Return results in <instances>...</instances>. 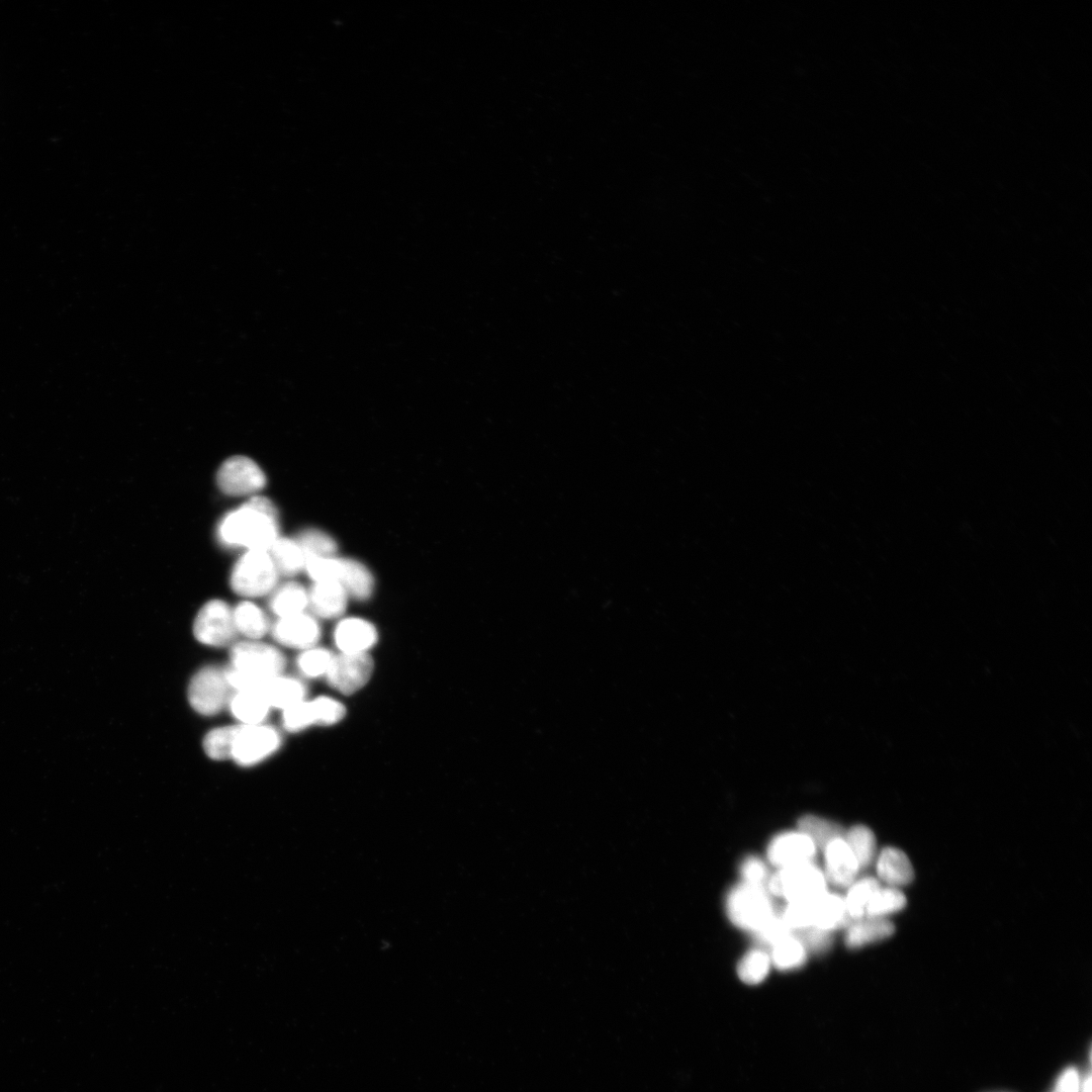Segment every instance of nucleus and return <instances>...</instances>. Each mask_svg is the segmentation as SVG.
Segmentation results:
<instances>
[{"mask_svg": "<svg viewBox=\"0 0 1092 1092\" xmlns=\"http://www.w3.org/2000/svg\"><path fill=\"white\" fill-rule=\"evenodd\" d=\"M218 540L228 547L269 551L278 536L277 511L270 499L255 495L219 522Z\"/></svg>", "mask_w": 1092, "mask_h": 1092, "instance_id": "nucleus-1", "label": "nucleus"}, {"mask_svg": "<svg viewBox=\"0 0 1092 1092\" xmlns=\"http://www.w3.org/2000/svg\"><path fill=\"white\" fill-rule=\"evenodd\" d=\"M231 667L225 669L230 687L235 691H258L266 679L282 673L286 660L276 647L246 640L233 645Z\"/></svg>", "mask_w": 1092, "mask_h": 1092, "instance_id": "nucleus-2", "label": "nucleus"}, {"mask_svg": "<svg viewBox=\"0 0 1092 1092\" xmlns=\"http://www.w3.org/2000/svg\"><path fill=\"white\" fill-rule=\"evenodd\" d=\"M826 884L824 873L814 862H805L780 869L768 878L766 889L788 903L813 902L826 893Z\"/></svg>", "mask_w": 1092, "mask_h": 1092, "instance_id": "nucleus-3", "label": "nucleus"}, {"mask_svg": "<svg viewBox=\"0 0 1092 1092\" xmlns=\"http://www.w3.org/2000/svg\"><path fill=\"white\" fill-rule=\"evenodd\" d=\"M765 887L741 883L735 886L726 899L730 921L737 927L754 933L777 911Z\"/></svg>", "mask_w": 1092, "mask_h": 1092, "instance_id": "nucleus-4", "label": "nucleus"}, {"mask_svg": "<svg viewBox=\"0 0 1092 1092\" xmlns=\"http://www.w3.org/2000/svg\"><path fill=\"white\" fill-rule=\"evenodd\" d=\"M278 576L268 551L248 550L236 562L230 583L236 594L245 598H257L273 592Z\"/></svg>", "mask_w": 1092, "mask_h": 1092, "instance_id": "nucleus-5", "label": "nucleus"}, {"mask_svg": "<svg viewBox=\"0 0 1092 1092\" xmlns=\"http://www.w3.org/2000/svg\"><path fill=\"white\" fill-rule=\"evenodd\" d=\"M225 670L205 666L198 670L188 686V700L199 714L212 716L219 713L232 696Z\"/></svg>", "mask_w": 1092, "mask_h": 1092, "instance_id": "nucleus-6", "label": "nucleus"}, {"mask_svg": "<svg viewBox=\"0 0 1092 1092\" xmlns=\"http://www.w3.org/2000/svg\"><path fill=\"white\" fill-rule=\"evenodd\" d=\"M282 742L279 731L264 723L241 726L231 758L242 766H252L278 750Z\"/></svg>", "mask_w": 1092, "mask_h": 1092, "instance_id": "nucleus-7", "label": "nucleus"}, {"mask_svg": "<svg viewBox=\"0 0 1092 1092\" xmlns=\"http://www.w3.org/2000/svg\"><path fill=\"white\" fill-rule=\"evenodd\" d=\"M193 633L195 638L204 645L213 647L228 645L237 634L233 609L222 600L208 601L196 615Z\"/></svg>", "mask_w": 1092, "mask_h": 1092, "instance_id": "nucleus-8", "label": "nucleus"}, {"mask_svg": "<svg viewBox=\"0 0 1092 1092\" xmlns=\"http://www.w3.org/2000/svg\"><path fill=\"white\" fill-rule=\"evenodd\" d=\"M216 479L220 490L234 496L256 493L266 484V475L261 467L242 455L228 458L220 465Z\"/></svg>", "mask_w": 1092, "mask_h": 1092, "instance_id": "nucleus-9", "label": "nucleus"}, {"mask_svg": "<svg viewBox=\"0 0 1092 1092\" xmlns=\"http://www.w3.org/2000/svg\"><path fill=\"white\" fill-rule=\"evenodd\" d=\"M373 659L369 653H338L334 655L326 680L331 688L344 695L362 689L373 673Z\"/></svg>", "mask_w": 1092, "mask_h": 1092, "instance_id": "nucleus-10", "label": "nucleus"}, {"mask_svg": "<svg viewBox=\"0 0 1092 1092\" xmlns=\"http://www.w3.org/2000/svg\"><path fill=\"white\" fill-rule=\"evenodd\" d=\"M270 631L279 644L300 650L316 645L322 634L315 617L306 612L278 618Z\"/></svg>", "mask_w": 1092, "mask_h": 1092, "instance_id": "nucleus-11", "label": "nucleus"}, {"mask_svg": "<svg viewBox=\"0 0 1092 1092\" xmlns=\"http://www.w3.org/2000/svg\"><path fill=\"white\" fill-rule=\"evenodd\" d=\"M816 850L813 842L802 832H784L769 842L767 857L770 863L783 869L813 862Z\"/></svg>", "mask_w": 1092, "mask_h": 1092, "instance_id": "nucleus-12", "label": "nucleus"}, {"mask_svg": "<svg viewBox=\"0 0 1092 1092\" xmlns=\"http://www.w3.org/2000/svg\"><path fill=\"white\" fill-rule=\"evenodd\" d=\"M333 638L340 653H368L376 644L378 633L371 622L349 617L338 622Z\"/></svg>", "mask_w": 1092, "mask_h": 1092, "instance_id": "nucleus-13", "label": "nucleus"}, {"mask_svg": "<svg viewBox=\"0 0 1092 1092\" xmlns=\"http://www.w3.org/2000/svg\"><path fill=\"white\" fill-rule=\"evenodd\" d=\"M823 850L826 881L837 887H849L860 870L844 837L832 840Z\"/></svg>", "mask_w": 1092, "mask_h": 1092, "instance_id": "nucleus-14", "label": "nucleus"}, {"mask_svg": "<svg viewBox=\"0 0 1092 1092\" xmlns=\"http://www.w3.org/2000/svg\"><path fill=\"white\" fill-rule=\"evenodd\" d=\"M349 595L344 586L333 580L313 582L308 590V608L314 617L334 619L346 610Z\"/></svg>", "mask_w": 1092, "mask_h": 1092, "instance_id": "nucleus-15", "label": "nucleus"}, {"mask_svg": "<svg viewBox=\"0 0 1092 1092\" xmlns=\"http://www.w3.org/2000/svg\"><path fill=\"white\" fill-rule=\"evenodd\" d=\"M258 692L271 708L284 711L305 700L306 686L299 678L280 673L263 681Z\"/></svg>", "mask_w": 1092, "mask_h": 1092, "instance_id": "nucleus-16", "label": "nucleus"}, {"mask_svg": "<svg viewBox=\"0 0 1092 1092\" xmlns=\"http://www.w3.org/2000/svg\"><path fill=\"white\" fill-rule=\"evenodd\" d=\"M876 871L879 881L895 888L910 884L914 878V870L907 854L893 846L884 847L876 856Z\"/></svg>", "mask_w": 1092, "mask_h": 1092, "instance_id": "nucleus-17", "label": "nucleus"}, {"mask_svg": "<svg viewBox=\"0 0 1092 1092\" xmlns=\"http://www.w3.org/2000/svg\"><path fill=\"white\" fill-rule=\"evenodd\" d=\"M895 932L888 918L863 917L852 921L845 932V944L856 949L870 943L882 941Z\"/></svg>", "mask_w": 1092, "mask_h": 1092, "instance_id": "nucleus-18", "label": "nucleus"}, {"mask_svg": "<svg viewBox=\"0 0 1092 1092\" xmlns=\"http://www.w3.org/2000/svg\"><path fill=\"white\" fill-rule=\"evenodd\" d=\"M228 706L234 718L243 725L262 724L271 709L258 691H235Z\"/></svg>", "mask_w": 1092, "mask_h": 1092, "instance_id": "nucleus-19", "label": "nucleus"}, {"mask_svg": "<svg viewBox=\"0 0 1092 1092\" xmlns=\"http://www.w3.org/2000/svg\"><path fill=\"white\" fill-rule=\"evenodd\" d=\"M337 581L344 586L349 597L357 600H366L373 592L372 573L363 563L355 559L340 558Z\"/></svg>", "mask_w": 1092, "mask_h": 1092, "instance_id": "nucleus-20", "label": "nucleus"}, {"mask_svg": "<svg viewBox=\"0 0 1092 1092\" xmlns=\"http://www.w3.org/2000/svg\"><path fill=\"white\" fill-rule=\"evenodd\" d=\"M851 922L842 896L826 892L814 902L813 926L831 932Z\"/></svg>", "mask_w": 1092, "mask_h": 1092, "instance_id": "nucleus-21", "label": "nucleus"}, {"mask_svg": "<svg viewBox=\"0 0 1092 1092\" xmlns=\"http://www.w3.org/2000/svg\"><path fill=\"white\" fill-rule=\"evenodd\" d=\"M236 632L249 640H259L271 629L263 610L250 601H243L233 609Z\"/></svg>", "mask_w": 1092, "mask_h": 1092, "instance_id": "nucleus-22", "label": "nucleus"}, {"mask_svg": "<svg viewBox=\"0 0 1092 1092\" xmlns=\"http://www.w3.org/2000/svg\"><path fill=\"white\" fill-rule=\"evenodd\" d=\"M269 607L278 618L304 613L308 608V592L297 582L284 583L272 592Z\"/></svg>", "mask_w": 1092, "mask_h": 1092, "instance_id": "nucleus-23", "label": "nucleus"}, {"mask_svg": "<svg viewBox=\"0 0 1092 1092\" xmlns=\"http://www.w3.org/2000/svg\"><path fill=\"white\" fill-rule=\"evenodd\" d=\"M268 552L279 574L291 576L304 569L306 558L297 540L279 537Z\"/></svg>", "mask_w": 1092, "mask_h": 1092, "instance_id": "nucleus-24", "label": "nucleus"}, {"mask_svg": "<svg viewBox=\"0 0 1092 1092\" xmlns=\"http://www.w3.org/2000/svg\"><path fill=\"white\" fill-rule=\"evenodd\" d=\"M798 831L805 834L816 849H824L832 840L844 837L843 828L831 821L814 815H805L798 820Z\"/></svg>", "mask_w": 1092, "mask_h": 1092, "instance_id": "nucleus-25", "label": "nucleus"}, {"mask_svg": "<svg viewBox=\"0 0 1092 1092\" xmlns=\"http://www.w3.org/2000/svg\"><path fill=\"white\" fill-rule=\"evenodd\" d=\"M844 839L855 856L859 870L869 868L877 856L874 832L864 825H855L844 834Z\"/></svg>", "mask_w": 1092, "mask_h": 1092, "instance_id": "nucleus-26", "label": "nucleus"}, {"mask_svg": "<svg viewBox=\"0 0 1092 1092\" xmlns=\"http://www.w3.org/2000/svg\"><path fill=\"white\" fill-rule=\"evenodd\" d=\"M904 893L895 887L881 886L873 895L864 911V917L887 918L906 906Z\"/></svg>", "mask_w": 1092, "mask_h": 1092, "instance_id": "nucleus-27", "label": "nucleus"}, {"mask_svg": "<svg viewBox=\"0 0 1092 1092\" xmlns=\"http://www.w3.org/2000/svg\"><path fill=\"white\" fill-rule=\"evenodd\" d=\"M878 879L864 877L855 880L849 887L844 897L847 913L852 921L863 918L868 903L881 887Z\"/></svg>", "mask_w": 1092, "mask_h": 1092, "instance_id": "nucleus-28", "label": "nucleus"}, {"mask_svg": "<svg viewBox=\"0 0 1092 1092\" xmlns=\"http://www.w3.org/2000/svg\"><path fill=\"white\" fill-rule=\"evenodd\" d=\"M310 726H331L339 723L346 715L345 706L337 699L320 696L306 700Z\"/></svg>", "mask_w": 1092, "mask_h": 1092, "instance_id": "nucleus-29", "label": "nucleus"}, {"mask_svg": "<svg viewBox=\"0 0 1092 1092\" xmlns=\"http://www.w3.org/2000/svg\"><path fill=\"white\" fill-rule=\"evenodd\" d=\"M771 961L780 971L801 968L807 959V951L802 943L792 934L774 945Z\"/></svg>", "mask_w": 1092, "mask_h": 1092, "instance_id": "nucleus-30", "label": "nucleus"}, {"mask_svg": "<svg viewBox=\"0 0 1092 1092\" xmlns=\"http://www.w3.org/2000/svg\"><path fill=\"white\" fill-rule=\"evenodd\" d=\"M242 724L222 726L210 730L203 739V749L212 759L231 758L233 745Z\"/></svg>", "mask_w": 1092, "mask_h": 1092, "instance_id": "nucleus-31", "label": "nucleus"}, {"mask_svg": "<svg viewBox=\"0 0 1092 1092\" xmlns=\"http://www.w3.org/2000/svg\"><path fill=\"white\" fill-rule=\"evenodd\" d=\"M333 658L334 654L329 649L314 645L301 650L296 666L307 678L326 677Z\"/></svg>", "mask_w": 1092, "mask_h": 1092, "instance_id": "nucleus-32", "label": "nucleus"}, {"mask_svg": "<svg viewBox=\"0 0 1092 1092\" xmlns=\"http://www.w3.org/2000/svg\"><path fill=\"white\" fill-rule=\"evenodd\" d=\"M770 958L760 949L748 951L737 966L739 979L747 985L761 983L769 972Z\"/></svg>", "mask_w": 1092, "mask_h": 1092, "instance_id": "nucleus-33", "label": "nucleus"}, {"mask_svg": "<svg viewBox=\"0 0 1092 1092\" xmlns=\"http://www.w3.org/2000/svg\"><path fill=\"white\" fill-rule=\"evenodd\" d=\"M296 540L303 550L305 558L334 556L338 549L334 538L317 529H308L301 532Z\"/></svg>", "mask_w": 1092, "mask_h": 1092, "instance_id": "nucleus-34", "label": "nucleus"}, {"mask_svg": "<svg viewBox=\"0 0 1092 1092\" xmlns=\"http://www.w3.org/2000/svg\"><path fill=\"white\" fill-rule=\"evenodd\" d=\"M753 934L759 943L772 947L781 940L792 935V930L785 923L782 910L778 908L774 915Z\"/></svg>", "mask_w": 1092, "mask_h": 1092, "instance_id": "nucleus-35", "label": "nucleus"}, {"mask_svg": "<svg viewBox=\"0 0 1092 1092\" xmlns=\"http://www.w3.org/2000/svg\"><path fill=\"white\" fill-rule=\"evenodd\" d=\"M815 901L789 903V905L782 910L783 919L792 932L813 926Z\"/></svg>", "mask_w": 1092, "mask_h": 1092, "instance_id": "nucleus-36", "label": "nucleus"}, {"mask_svg": "<svg viewBox=\"0 0 1092 1092\" xmlns=\"http://www.w3.org/2000/svg\"><path fill=\"white\" fill-rule=\"evenodd\" d=\"M792 934L802 943L806 951L815 954L825 952L831 945V932L816 926H809L793 931Z\"/></svg>", "mask_w": 1092, "mask_h": 1092, "instance_id": "nucleus-37", "label": "nucleus"}, {"mask_svg": "<svg viewBox=\"0 0 1092 1092\" xmlns=\"http://www.w3.org/2000/svg\"><path fill=\"white\" fill-rule=\"evenodd\" d=\"M740 874L743 883L766 888L768 870L765 863L756 856H748L740 864Z\"/></svg>", "mask_w": 1092, "mask_h": 1092, "instance_id": "nucleus-38", "label": "nucleus"}, {"mask_svg": "<svg viewBox=\"0 0 1092 1092\" xmlns=\"http://www.w3.org/2000/svg\"><path fill=\"white\" fill-rule=\"evenodd\" d=\"M1080 1080L1078 1070L1069 1067L1058 1077L1052 1092H1079Z\"/></svg>", "mask_w": 1092, "mask_h": 1092, "instance_id": "nucleus-39", "label": "nucleus"}, {"mask_svg": "<svg viewBox=\"0 0 1092 1092\" xmlns=\"http://www.w3.org/2000/svg\"><path fill=\"white\" fill-rule=\"evenodd\" d=\"M1079 1092H1092V1075L1090 1072L1084 1079L1080 1080Z\"/></svg>", "mask_w": 1092, "mask_h": 1092, "instance_id": "nucleus-40", "label": "nucleus"}]
</instances>
